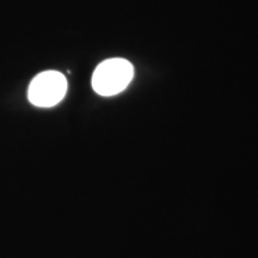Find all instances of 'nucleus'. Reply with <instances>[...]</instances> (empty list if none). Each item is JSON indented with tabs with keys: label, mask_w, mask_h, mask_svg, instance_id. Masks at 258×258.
<instances>
[{
	"label": "nucleus",
	"mask_w": 258,
	"mask_h": 258,
	"mask_svg": "<svg viewBox=\"0 0 258 258\" xmlns=\"http://www.w3.org/2000/svg\"><path fill=\"white\" fill-rule=\"evenodd\" d=\"M67 92V80L56 71H46L31 80L28 98L31 104L40 108H50L63 99Z\"/></svg>",
	"instance_id": "2"
},
{
	"label": "nucleus",
	"mask_w": 258,
	"mask_h": 258,
	"mask_svg": "<svg viewBox=\"0 0 258 258\" xmlns=\"http://www.w3.org/2000/svg\"><path fill=\"white\" fill-rule=\"evenodd\" d=\"M134 76V67L128 60L112 57L97 66L92 76V88L101 96H115L123 91Z\"/></svg>",
	"instance_id": "1"
}]
</instances>
